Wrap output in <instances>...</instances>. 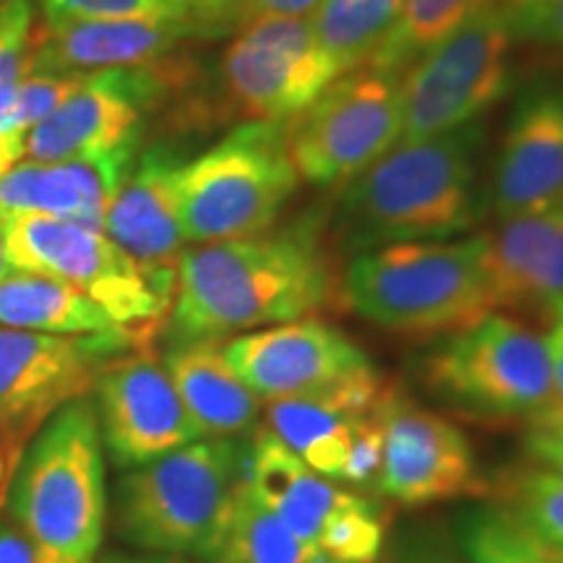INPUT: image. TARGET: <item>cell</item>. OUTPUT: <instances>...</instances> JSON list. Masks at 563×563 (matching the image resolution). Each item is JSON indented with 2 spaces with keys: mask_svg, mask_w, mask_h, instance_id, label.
<instances>
[{
  "mask_svg": "<svg viewBox=\"0 0 563 563\" xmlns=\"http://www.w3.org/2000/svg\"><path fill=\"white\" fill-rule=\"evenodd\" d=\"M334 274L311 224L201 243L183 253L170 342L222 340L300 321L332 302Z\"/></svg>",
  "mask_w": 563,
  "mask_h": 563,
  "instance_id": "cell-1",
  "label": "cell"
},
{
  "mask_svg": "<svg viewBox=\"0 0 563 563\" xmlns=\"http://www.w3.org/2000/svg\"><path fill=\"white\" fill-rule=\"evenodd\" d=\"M477 123L441 136L399 141L368 170L350 180L336 214L347 251L365 253L397 243L452 241L481 220Z\"/></svg>",
  "mask_w": 563,
  "mask_h": 563,
  "instance_id": "cell-2",
  "label": "cell"
},
{
  "mask_svg": "<svg viewBox=\"0 0 563 563\" xmlns=\"http://www.w3.org/2000/svg\"><path fill=\"white\" fill-rule=\"evenodd\" d=\"M5 511L37 563H97L104 532V460L95 405L74 399L42 422L13 470Z\"/></svg>",
  "mask_w": 563,
  "mask_h": 563,
  "instance_id": "cell-3",
  "label": "cell"
},
{
  "mask_svg": "<svg viewBox=\"0 0 563 563\" xmlns=\"http://www.w3.org/2000/svg\"><path fill=\"white\" fill-rule=\"evenodd\" d=\"M483 249V235H475L357 253L344 274V298L357 316L389 332L456 334L496 313Z\"/></svg>",
  "mask_w": 563,
  "mask_h": 563,
  "instance_id": "cell-4",
  "label": "cell"
},
{
  "mask_svg": "<svg viewBox=\"0 0 563 563\" xmlns=\"http://www.w3.org/2000/svg\"><path fill=\"white\" fill-rule=\"evenodd\" d=\"M243 481L241 443L194 441L121 477L118 530L146 551L217 559Z\"/></svg>",
  "mask_w": 563,
  "mask_h": 563,
  "instance_id": "cell-5",
  "label": "cell"
},
{
  "mask_svg": "<svg viewBox=\"0 0 563 563\" xmlns=\"http://www.w3.org/2000/svg\"><path fill=\"white\" fill-rule=\"evenodd\" d=\"M285 123L249 121L178 175V211L188 243H217L266 232L298 191Z\"/></svg>",
  "mask_w": 563,
  "mask_h": 563,
  "instance_id": "cell-6",
  "label": "cell"
},
{
  "mask_svg": "<svg viewBox=\"0 0 563 563\" xmlns=\"http://www.w3.org/2000/svg\"><path fill=\"white\" fill-rule=\"evenodd\" d=\"M426 378L449 405L483 420L534 422L553 410L545 340L511 316L488 313L449 334L428 357Z\"/></svg>",
  "mask_w": 563,
  "mask_h": 563,
  "instance_id": "cell-7",
  "label": "cell"
},
{
  "mask_svg": "<svg viewBox=\"0 0 563 563\" xmlns=\"http://www.w3.org/2000/svg\"><path fill=\"white\" fill-rule=\"evenodd\" d=\"M11 266L47 274L81 290L118 327L146 340L173 308V292L118 249L102 230L47 214L5 217Z\"/></svg>",
  "mask_w": 563,
  "mask_h": 563,
  "instance_id": "cell-8",
  "label": "cell"
},
{
  "mask_svg": "<svg viewBox=\"0 0 563 563\" xmlns=\"http://www.w3.org/2000/svg\"><path fill=\"white\" fill-rule=\"evenodd\" d=\"M141 344L131 332L42 334L0 327V464L13 475L42 422L95 389L104 365Z\"/></svg>",
  "mask_w": 563,
  "mask_h": 563,
  "instance_id": "cell-9",
  "label": "cell"
},
{
  "mask_svg": "<svg viewBox=\"0 0 563 563\" xmlns=\"http://www.w3.org/2000/svg\"><path fill=\"white\" fill-rule=\"evenodd\" d=\"M285 139L300 178L316 186L355 180L402 141L399 79L371 68L340 76L285 123Z\"/></svg>",
  "mask_w": 563,
  "mask_h": 563,
  "instance_id": "cell-10",
  "label": "cell"
},
{
  "mask_svg": "<svg viewBox=\"0 0 563 563\" xmlns=\"http://www.w3.org/2000/svg\"><path fill=\"white\" fill-rule=\"evenodd\" d=\"M511 32L501 5L485 3L460 30L405 70L402 141L477 123L509 87Z\"/></svg>",
  "mask_w": 563,
  "mask_h": 563,
  "instance_id": "cell-11",
  "label": "cell"
},
{
  "mask_svg": "<svg viewBox=\"0 0 563 563\" xmlns=\"http://www.w3.org/2000/svg\"><path fill=\"white\" fill-rule=\"evenodd\" d=\"M336 76L311 16L262 19L238 32L220 63L230 108L249 121L287 123Z\"/></svg>",
  "mask_w": 563,
  "mask_h": 563,
  "instance_id": "cell-12",
  "label": "cell"
},
{
  "mask_svg": "<svg viewBox=\"0 0 563 563\" xmlns=\"http://www.w3.org/2000/svg\"><path fill=\"white\" fill-rule=\"evenodd\" d=\"M167 74L154 66L91 70L81 87L24 136V159L55 162L139 144L146 112L162 100Z\"/></svg>",
  "mask_w": 563,
  "mask_h": 563,
  "instance_id": "cell-13",
  "label": "cell"
},
{
  "mask_svg": "<svg viewBox=\"0 0 563 563\" xmlns=\"http://www.w3.org/2000/svg\"><path fill=\"white\" fill-rule=\"evenodd\" d=\"M95 389L100 397V433L118 464L141 467L201 439L165 361L152 350L118 355L104 365Z\"/></svg>",
  "mask_w": 563,
  "mask_h": 563,
  "instance_id": "cell-14",
  "label": "cell"
},
{
  "mask_svg": "<svg viewBox=\"0 0 563 563\" xmlns=\"http://www.w3.org/2000/svg\"><path fill=\"white\" fill-rule=\"evenodd\" d=\"M222 355L262 402L306 397L371 368L365 352L340 329L300 319L222 342Z\"/></svg>",
  "mask_w": 563,
  "mask_h": 563,
  "instance_id": "cell-15",
  "label": "cell"
},
{
  "mask_svg": "<svg viewBox=\"0 0 563 563\" xmlns=\"http://www.w3.org/2000/svg\"><path fill=\"white\" fill-rule=\"evenodd\" d=\"M384 467L378 490L405 506L485 496L467 439L452 420L420 410L391 391L384 412Z\"/></svg>",
  "mask_w": 563,
  "mask_h": 563,
  "instance_id": "cell-16",
  "label": "cell"
},
{
  "mask_svg": "<svg viewBox=\"0 0 563 563\" xmlns=\"http://www.w3.org/2000/svg\"><path fill=\"white\" fill-rule=\"evenodd\" d=\"M186 159L170 144L136 157L131 175L104 214L102 232L129 253L141 269L175 295L186 232L178 211V175Z\"/></svg>",
  "mask_w": 563,
  "mask_h": 563,
  "instance_id": "cell-17",
  "label": "cell"
},
{
  "mask_svg": "<svg viewBox=\"0 0 563 563\" xmlns=\"http://www.w3.org/2000/svg\"><path fill=\"white\" fill-rule=\"evenodd\" d=\"M136 150L139 144H129L55 162L21 159L0 178V214H47L102 230L112 199L131 175Z\"/></svg>",
  "mask_w": 563,
  "mask_h": 563,
  "instance_id": "cell-18",
  "label": "cell"
},
{
  "mask_svg": "<svg viewBox=\"0 0 563 563\" xmlns=\"http://www.w3.org/2000/svg\"><path fill=\"white\" fill-rule=\"evenodd\" d=\"M559 203H563V87L543 84L527 91L514 110L493 173V209L504 220Z\"/></svg>",
  "mask_w": 563,
  "mask_h": 563,
  "instance_id": "cell-19",
  "label": "cell"
},
{
  "mask_svg": "<svg viewBox=\"0 0 563 563\" xmlns=\"http://www.w3.org/2000/svg\"><path fill=\"white\" fill-rule=\"evenodd\" d=\"M391 391L371 365L332 389L266 402V428L313 473L340 481L352 426L365 415L382 410Z\"/></svg>",
  "mask_w": 563,
  "mask_h": 563,
  "instance_id": "cell-20",
  "label": "cell"
},
{
  "mask_svg": "<svg viewBox=\"0 0 563 563\" xmlns=\"http://www.w3.org/2000/svg\"><path fill=\"white\" fill-rule=\"evenodd\" d=\"M194 37L188 16L47 21L34 40L30 68L91 74L104 68L152 66L178 42Z\"/></svg>",
  "mask_w": 563,
  "mask_h": 563,
  "instance_id": "cell-21",
  "label": "cell"
},
{
  "mask_svg": "<svg viewBox=\"0 0 563 563\" xmlns=\"http://www.w3.org/2000/svg\"><path fill=\"white\" fill-rule=\"evenodd\" d=\"M493 308H548L563 298V203L504 217L483 235Z\"/></svg>",
  "mask_w": 563,
  "mask_h": 563,
  "instance_id": "cell-22",
  "label": "cell"
},
{
  "mask_svg": "<svg viewBox=\"0 0 563 563\" xmlns=\"http://www.w3.org/2000/svg\"><path fill=\"white\" fill-rule=\"evenodd\" d=\"M165 368L201 439H241L258 428L262 399L224 361L220 340L173 344Z\"/></svg>",
  "mask_w": 563,
  "mask_h": 563,
  "instance_id": "cell-23",
  "label": "cell"
},
{
  "mask_svg": "<svg viewBox=\"0 0 563 563\" xmlns=\"http://www.w3.org/2000/svg\"><path fill=\"white\" fill-rule=\"evenodd\" d=\"M0 327L42 334L125 332L68 282L19 269L0 282Z\"/></svg>",
  "mask_w": 563,
  "mask_h": 563,
  "instance_id": "cell-24",
  "label": "cell"
},
{
  "mask_svg": "<svg viewBox=\"0 0 563 563\" xmlns=\"http://www.w3.org/2000/svg\"><path fill=\"white\" fill-rule=\"evenodd\" d=\"M399 5L402 0H321L311 24L336 76L368 66L397 26Z\"/></svg>",
  "mask_w": 563,
  "mask_h": 563,
  "instance_id": "cell-25",
  "label": "cell"
},
{
  "mask_svg": "<svg viewBox=\"0 0 563 563\" xmlns=\"http://www.w3.org/2000/svg\"><path fill=\"white\" fill-rule=\"evenodd\" d=\"M454 538L467 563H563V553L501 504L456 514Z\"/></svg>",
  "mask_w": 563,
  "mask_h": 563,
  "instance_id": "cell-26",
  "label": "cell"
},
{
  "mask_svg": "<svg viewBox=\"0 0 563 563\" xmlns=\"http://www.w3.org/2000/svg\"><path fill=\"white\" fill-rule=\"evenodd\" d=\"M485 3L488 0H402L397 26L365 68L399 79Z\"/></svg>",
  "mask_w": 563,
  "mask_h": 563,
  "instance_id": "cell-27",
  "label": "cell"
},
{
  "mask_svg": "<svg viewBox=\"0 0 563 563\" xmlns=\"http://www.w3.org/2000/svg\"><path fill=\"white\" fill-rule=\"evenodd\" d=\"M316 551L306 545L243 481L232 506L220 563H302Z\"/></svg>",
  "mask_w": 563,
  "mask_h": 563,
  "instance_id": "cell-28",
  "label": "cell"
},
{
  "mask_svg": "<svg viewBox=\"0 0 563 563\" xmlns=\"http://www.w3.org/2000/svg\"><path fill=\"white\" fill-rule=\"evenodd\" d=\"M493 496L563 553V475L527 464L501 475Z\"/></svg>",
  "mask_w": 563,
  "mask_h": 563,
  "instance_id": "cell-29",
  "label": "cell"
},
{
  "mask_svg": "<svg viewBox=\"0 0 563 563\" xmlns=\"http://www.w3.org/2000/svg\"><path fill=\"white\" fill-rule=\"evenodd\" d=\"M319 3L321 0H191L186 16L194 37L220 40L235 37L262 19L311 16Z\"/></svg>",
  "mask_w": 563,
  "mask_h": 563,
  "instance_id": "cell-30",
  "label": "cell"
},
{
  "mask_svg": "<svg viewBox=\"0 0 563 563\" xmlns=\"http://www.w3.org/2000/svg\"><path fill=\"white\" fill-rule=\"evenodd\" d=\"M384 545V517L378 506L352 496L323 527L316 551L340 563H376Z\"/></svg>",
  "mask_w": 563,
  "mask_h": 563,
  "instance_id": "cell-31",
  "label": "cell"
},
{
  "mask_svg": "<svg viewBox=\"0 0 563 563\" xmlns=\"http://www.w3.org/2000/svg\"><path fill=\"white\" fill-rule=\"evenodd\" d=\"M34 45L30 0H0V133L13 131V108Z\"/></svg>",
  "mask_w": 563,
  "mask_h": 563,
  "instance_id": "cell-32",
  "label": "cell"
},
{
  "mask_svg": "<svg viewBox=\"0 0 563 563\" xmlns=\"http://www.w3.org/2000/svg\"><path fill=\"white\" fill-rule=\"evenodd\" d=\"M87 74L76 70H37L26 68L13 108V131H32L34 125L45 123L63 102L81 87Z\"/></svg>",
  "mask_w": 563,
  "mask_h": 563,
  "instance_id": "cell-33",
  "label": "cell"
},
{
  "mask_svg": "<svg viewBox=\"0 0 563 563\" xmlns=\"http://www.w3.org/2000/svg\"><path fill=\"white\" fill-rule=\"evenodd\" d=\"M47 21H110L183 16V0H37Z\"/></svg>",
  "mask_w": 563,
  "mask_h": 563,
  "instance_id": "cell-34",
  "label": "cell"
},
{
  "mask_svg": "<svg viewBox=\"0 0 563 563\" xmlns=\"http://www.w3.org/2000/svg\"><path fill=\"white\" fill-rule=\"evenodd\" d=\"M386 405H389V399H386ZM386 405L382 410L365 415V418H361L352 426L347 462H344L340 475V481L352 485V488H378V481H382Z\"/></svg>",
  "mask_w": 563,
  "mask_h": 563,
  "instance_id": "cell-35",
  "label": "cell"
},
{
  "mask_svg": "<svg viewBox=\"0 0 563 563\" xmlns=\"http://www.w3.org/2000/svg\"><path fill=\"white\" fill-rule=\"evenodd\" d=\"M498 5L514 40L563 53V0H504Z\"/></svg>",
  "mask_w": 563,
  "mask_h": 563,
  "instance_id": "cell-36",
  "label": "cell"
},
{
  "mask_svg": "<svg viewBox=\"0 0 563 563\" xmlns=\"http://www.w3.org/2000/svg\"><path fill=\"white\" fill-rule=\"evenodd\" d=\"M527 452L540 467L563 475V412L551 410L530 422L527 431Z\"/></svg>",
  "mask_w": 563,
  "mask_h": 563,
  "instance_id": "cell-37",
  "label": "cell"
},
{
  "mask_svg": "<svg viewBox=\"0 0 563 563\" xmlns=\"http://www.w3.org/2000/svg\"><path fill=\"white\" fill-rule=\"evenodd\" d=\"M394 563H467L460 559L452 543L431 530L412 532L405 540H399Z\"/></svg>",
  "mask_w": 563,
  "mask_h": 563,
  "instance_id": "cell-38",
  "label": "cell"
},
{
  "mask_svg": "<svg viewBox=\"0 0 563 563\" xmlns=\"http://www.w3.org/2000/svg\"><path fill=\"white\" fill-rule=\"evenodd\" d=\"M548 361L553 376V410L563 412V298L548 302Z\"/></svg>",
  "mask_w": 563,
  "mask_h": 563,
  "instance_id": "cell-39",
  "label": "cell"
},
{
  "mask_svg": "<svg viewBox=\"0 0 563 563\" xmlns=\"http://www.w3.org/2000/svg\"><path fill=\"white\" fill-rule=\"evenodd\" d=\"M0 563H37V553L9 511H0Z\"/></svg>",
  "mask_w": 563,
  "mask_h": 563,
  "instance_id": "cell-40",
  "label": "cell"
},
{
  "mask_svg": "<svg viewBox=\"0 0 563 563\" xmlns=\"http://www.w3.org/2000/svg\"><path fill=\"white\" fill-rule=\"evenodd\" d=\"M24 136L21 131L0 133V178L24 159Z\"/></svg>",
  "mask_w": 563,
  "mask_h": 563,
  "instance_id": "cell-41",
  "label": "cell"
},
{
  "mask_svg": "<svg viewBox=\"0 0 563 563\" xmlns=\"http://www.w3.org/2000/svg\"><path fill=\"white\" fill-rule=\"evenodd\" d=\"M5 228H9V222H5V217L0 214V282L5 277H11L13 266H11V258H9V241H5Z\"/></svg>",
  "mask_w": 563,
  "mask_h": 563,
  "instance_id": "cell-42",
  "label": "cell"
},
{
  "mask_svg": "<svg viewBox=\"0 0 563 563\" xmlns=\"http://www.w3.org/2000/svg\"><path fill=\"white\" fill-rule=\"evenodd\" d=\"M9 483H11V473L3 467V464H0V504L5 501V490H9Z\"/></svg>",
  "mask_w": 563,
  "mask_h": 563,
  "instance_id": "cell-43",
  "label": "cell"
},
{
  "mask_svg": "<svg viewBox=\"0 0 563 563\" xmlns=\"http://www.w3.org/2000/svg\"><path fill=\"white\" fill-rule=\"evenodd\" d=\"M302 563H340V561L329 559V555H323V553H319V551H316L313 555H308V559H306V561H302Z\"/></svg>",
  "mask_w": 563,
  "mask_h": 563,
  "instance_id": "cell-44",
  "label": "cell"
},
{
  "mask_svg": "<svg viewBox=\"0 0 563 563\" xmlns=\"http://www.w3.org/2000/svg\"><path fill=\"white\" fill-rule=\"evenodd\" d=\"M115 563H180V561H115Z\"/></svg>",
  "mask_w": 563,
  "mask_h": 563,
  "instance_id": "cell-45",
  "label": "cell"
},
{
  "mask_svg": "<svg viewBox=\"0 0 563 563\" xmlns=\"http://www.w3.org/2000/svg\"><path fill=\"white\" fill-rule=\"evenodd\" d=\"M183 3H186V9H188V3H191V0H183Z\"/></svg>",
  "mask_w": 563,
  "mask_h": 563,
  "instance_id": "cell-46",
  "label": "cell"
},
{
  "mask_svg": "<svg viewBox=\"0 0 563 563\" xmlns=\"http://www.w3.org/2000/svg\"><path fill=\"white\" fill-rule=\"evenodd\" d=\"M488 3H490V0H488Z\"/></svg>",
  "mask_w": 563,
  "mask_h": 563,
  "instance_id": "cell-47",
  "label": "cell"
}]
</instances>
